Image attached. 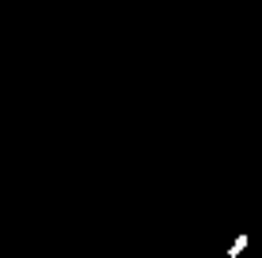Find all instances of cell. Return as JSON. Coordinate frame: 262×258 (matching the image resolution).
I'll use <instances>...</instances> for the list:
<instances>
[{"mask_svg": "<svg viewBox=\"0 0 262 258\" xmlns=\"http://www.w3.org/2000/svg\"><path fill=\"white\" fill-rule=\"evenodd\" d=\"M243 247H247V236H236V243L228 247V254H232V258H239V254H243Z\"/></svg>", "mask_w": 262, "mask_h": 258, "instance_id": "6da1fadb", "label": "cell"}]
</instances>
